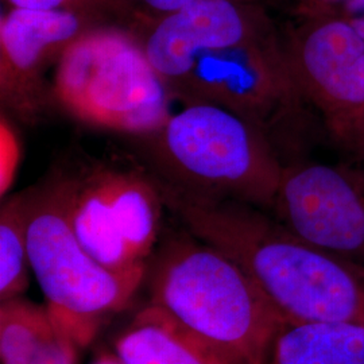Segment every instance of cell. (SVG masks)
Instances as JSON below:
<instances>
[{
    "mask_svg": "<svg viewBox=\"0 0 364 364\" xmlns=\"http://www.w3.org/2000/svg\"><path fill=\"white\" fill-rule=\"evenodd\" d=\"M142 138L159 181L192 195L273 209L285 165L275 144L243 117L219 105L183 103Z\"/></svg>",
    "mask_w": 364,
    "mask_h": 364,
    "instance_id": "cell-3",
    "label": "cell"
},
{
    "mask_svg": "<svg viewBox=\"0 0 364 364\" xmlns=\"http://www.w3.org/2000/svg\"><path fill=\"white\" fill-rule=\"evenodd\" d=\"M70 223L82 247L115 273H147L166 207L154 177L100 166L70 177Z\"/></svg>",
    "mask_w": 364,
    "mask_h": 364,
    "instance_id": "cell-7",
    "label": "cell"
},
{
    "mask_svg": "<svg viewBox=\"0 0 364 364\" xmlns=\"http://www.w3.org/2000/svg\"><path fill=\"white\" fill-rule=\"evenodd\" d=\"M267 364H364V326L341 321L287 326L275 338Z\"/></svg>",
    "mask_w": 364,
    "mask_h": 364,
    "instance_id": "cell-14",
    "label": "cell"
},
{
    "mask_svg": "<svg viewBox=\"0 0 364 364\" xmlns=\"http://www.w3.org/2000/svg\"><path fill=\"white\" fill-rule=\"evenodd\" d=\"M272 210L304 240L364 270L362 165L285 166Z\"/></svg>",
    "mask_w": 364,
    "mask_h": 364,
    "instance_id": "cell-9",
    "label": "cell"
},
{
    "mask_svg": "<svg viewBox=\"0 0 364 364\" xmlns=\"http://www.w3.org/2000/svg\"><path fill=\"white\" fill-rule=\"evenodd\" d=\"M306 103L341 149L364 117V37L343 15L296 19L282 33Z\"/></svg>",
    "mask_w": 364,
    "mask_h": 364,
    "instance_id": "cell-8",
    "label": "cell"
},
{
    "mask_svg": "<svg viewBox=\"0 0 364 364\" xmlns=\"http://www.w3.org/2000/svg\"><path fill=\"white\" fill-rule=\"evenodd\" d=\"M144 22L180 10L195 0H130Z\"/></svg>",
    "mask_w": 364,
    "mask_h": 364,
    "instance_id": "cell-18",
    "label": "cell"
},
{
    "mask_svg": "<svg viewBox=\"0 0 364 364\" xmlns=\"http://www.w3.org/2000/svg\"><path fill=\"white\" fill-rule=\"evenodd\" d=\"M13 9L65 10L91 14L105 21L136 28L144 21L130 0H4Z\"/></svg>",
    "mask_w": 364,
    "mask_h": 364,
    "instance_id": "cell-16",
    "label": "cell"
},
{
    "mask_svg": "<svg viewBox=\"0 0 364 364\" xmlns=\"http://www.w3.org/2000/svg\"><path fill=\"white\" fill-rule=\"evenodd\" d=\"M171 93L182 103L225 108L274 144L282 131L299 129L311 108L293 76L279 31L201 57Z\"/></svg>",
    "mask_w": 364,
    "mask_h": 364,
    "instance_id": "cell-6",
    "label": "cell"
},
{
    "mask_svg": "<svg viewBox=\"0 0 364 364\" xmlns=\"http://www.w3.org/2000/svg\"><path fill=\"white\" fill-rule=\"evenodd\" d=\"M28 191L7 198L0 210V302L22 297L31 272L27 250Z\"/></svg>",
    "mask_w": 364,
    "mask_h": 364,
    "instance_id": "cell-15",
    "label": "cell"
},
{
    "mask_svg": "<svg viewBox=\"0 0 364 364\" xmlns=\"http://www.w3.org/2000/svg\"><path fill=\"white\" fill-rule=\"evenodd\" d=\"M123 364H225L150 305L115 340Z\"/></svg>",
    "mask_w": 364,
    "mask_h": 364,
    "instance_id": "cell-13",
    "label": "cell"
},
{
    "mask_svg": "<svg viewBox=\"0 0 364 364\" xmlns=\"http://www.w3.org/2000/svg\"><path fill=\"white\" fill-rule=\"evenodd\" d=\"M52 96L80 122L139 136L165 123L174 100L136 31L117 23L95 27L66 49L54 68Z\"/></svg>",
    "mask_w": 364,
    "mask_h": 364,
    "instance_id": "cell-4",
    "label": "cell"
},
{
    "mask_svg": "<svg viewBox=\"0 0 364 364\" xmlns=\"http://www.w3.org/2000/svg\"><path fill=\"white\" fill-rule=\"evenodd\" d=\"M70 177L28 191L27 250L48 309L84 347L105 317L130 302L146 273L111 272L82 247L70 223Z\"/></svg>",
    "mask_w": 364,
    "mask_h": 364,
    "instance_id": "cell-5",
    "label": "cell"
},
{
    "mask_svg": "<svg viewBox=\"0 0 364 364\" xmlns=\"http://www.w3.org/2000/svg\"><path fill=\"white\" fill-rule=\"evenodd\" d=\"M92 364H123L120 362V359L117 358V355H111V353H105L99 356L95 362Z\"/></svg>",
    "mask_w": 364,
    "mask_h": 364,
    "instance_id": "cell-21",
    "label": "cell"
},
{
    "mask_svg": "<svg viewBox=\"0 0 364 364\" xmlns=\"http://www.w3.org/2000/svg\"><path fill=\"white\" fill-rule=\"evenodd\" d=\"M114 23L91 14L9 7L0 18V102L11 117L34 124L53 102L49 68L95 27ZM119 25V23H117Z\"/></svg>",
    "mask_w": 364,
    "mask_h": 364,
    "instance_id": "cell-10",
    "label": "cell"
},
{
    "mask_svg": "<svg viewBox=\"0 0 364 364\" xmlns=\"http://www.w3.org/2000/svg\"><path fill=\"white\" fill-rule=\"evenodd\" d=\"M135 31L171 92L201 57L266 38L278 28L263 0H195Z\"/></svg>",
    "mask_w": 364,
    "mask_h": 364,
    "instance_id": "cell-11",
    "label": "cell"
},
{
    "mask_svg": "<svg viewBox=\"0 0 364 364\" xmlns=\"http://www.w3.org/2000/svg\"><path fill=\"white\" fill-rule=\"evenodd\" d=\"M364 37V0H348L340 11Z\"/></svg>",
    "mask_w": 364,
    "mask_h": 364,
    "instance_id": "cell-19",
    "label": "cell"
},
{
    "mask_svg": "<svg viewBox=\"0 0 364 364\" xmlns=\"http://www.w3.org/2000/svg\"><path fill=\"white\" fill-rule=\"evenodd\" d=\"M156 181L186 232L234 260L289 326H364V270L304 240L266 209Z\"/></svg>",
    "mask_w": 364,
    "mask_h": 364,
    "instance_id": "cell-1",
    "label": "cell"
},
{
    "mask_svg": "<svg viewBox=\"0 0 364 364\" xmlns=\"http://www.w3.org/2000/svg\"><path fill=\"white\" fill-rule=\"evenodd\" d=\"M146 278L149 305L225 364H267L289 326L234 260L189 232L154 251Z\"/></svg>",
    "mask_w": 364,
    "mask_h": 364,
    "instance_id": "cell-2",
    "label": "cell"
},
{
    "mask_svg": "<svg viewBox=\"0 0 364 364\" xmlns=\"http://www.w3.org/2000/svg\"><path fill=\"white\" fill-rule=\"evenodd\" d=\"M348 0H287L296 19L338 15Z\"/></svg>",
    "mask_w": 364,
    "mask_h": 364,
    "instance_id": "cell-17",
    "label": "cell"
},
{
    "mask_svg": "<svg viewBox=\"0 0 364 364\" xmlns=\"http://www.w3.org/2000/svg\"><path fill=\"white\" fill-rule=\"evenodd\" d=\"M343 150H346L359 164H364V117Z\"/></svg>",
    "mask_w": 364,
    "mask_h": 364,
    "instance_id": "cell-20",
    "label": "cell"
},
{
    "mask_svg": "<svg viewBox=\"0 0 364 364\" xmlns=\"http://www.w3.org/2000/svg\"><path fill=\"white\" fill-rule=\"evenodd\" d=\"M78 347L48 306L22 297L0 302L1 364H77Z\"/></svg>",
    "mask_w": 364,
    "mask_h": 364,
    "instance_id": "cell-12",
    "label": "cell"
}]
</instances>
